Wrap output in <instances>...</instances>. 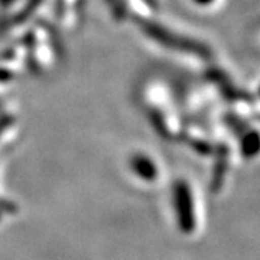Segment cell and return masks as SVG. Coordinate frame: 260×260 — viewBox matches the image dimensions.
<instances>
[{"instance_id":"cell-1","label":"cell","mask_w":260,"mask_h":260,"mask_svg":"<svg viewBox=\"0 0 260 260\" xmlns=\"http://www.w3.org/2000/svg\"><path fill=\"white\" fill-rule=\"evenodd\" d=\"M194 3L198 5L200 8H211L218 3V0H194Z\"/></svg>"}]
</instances>
